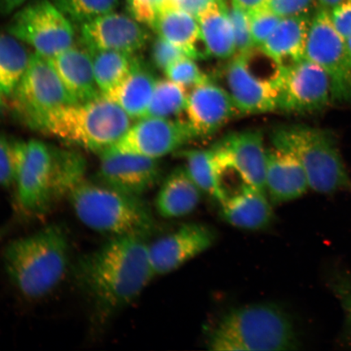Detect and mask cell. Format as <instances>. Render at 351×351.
I'll return each mask as SVG.
<instances>
[{
	"label": "cell",
	"mask_w": 351,
	"mask_h": 351,
	"mask_svg": "<svg viewBox=\"0 0 351 351\" xmlns=\"http://www.w3.org/2000/svg\"><path fill=\"white\" fill-rule=\"evenodd\" d=\"M74 273L99 326L137 300L156 276L149 245L135 235L110 238L79 258Z\"/></svg>",
	"instance_id": "cell-1"
},
{
	"label": "cell",
	"mask_w": 351,
	"mask_h": 351,
	"mask_svg": "<svg viewBox=\"0 0 351 351\" xmlns=\"http://www.w3.org/2000/svg\"><path fill=\"white\" fill-rule=\"evenodd\" d=\"M69 247L64 228L51 223L8 243L3 252L4 270L22 296L42 300L62 282L69 265Z\"/></svg>",
	"instance_id": "cell-2"
},
{
	"label": "cell",
	"mask_w": 351,
	"mask_h": 351,
	"mask_svg": "<svg viewBox=\"0 0 351 351\" xmlns=\"http://www.w3.org/2000/svg\"><path fill=\"white\" fill-rule=\"evenodd\" d=\"M216 351H284L298 348L293 319L269 302L237 307L223 315L208 341Z\"/></svg>",
	"instance_id": "cell-3"
},
{
	"label": "cell",
	"mask_w": 351,
	"mask_h": 351,
	"mask_svg": "<svg viewBox=\"0 0 351 351\" xmlns=\"http://www.w3.org/2000/svg\"><path fill=\"white\" fill-rule=\"evenodd\" d=\"M68 199L83 225L111 238L130 235L146 238L155 227L151 210L141 196L84 180Z\"/></svg>",
	"instance_id": "cell-4"
},
{
	"label": "cell",
	"mask_w": 351,
	"mask_h": 351,
	"mask_svg": "<svg viewBox=\"0 0 351 351\" xmlns=\"http://www.w3.org/2000/svg\"><path fill=\"white\" fill-rule=\"evenodd\" d=\"M131 125L128 114L119 105L101 95L86 103L55 110L48 116L43 133L100 155L116 143Z\"/></svg>",
	"instance_id": "cell-5"
},
{
	"label": "cell",
	"mask_w": 351,
	"mask_h": 351,
	"mask_svg": "<svg viewBox=\"0 0 351 351\" xmlns=\"http://www.w3.org/2000/svg\"><path fill=\"white\" fill-rule=\"evenodd\" d=\"M271 139L274 146L300 160L311 190L328 195L350 188L348 169L330 131L305 125H283L274 130Z\"/></svg>",
	"instance_id": "cell-6"
},
{
	"label": "cell",
	"mask_w": 351,
	"mask_h": 351,
	"mask_svg": "<svg viewBox=\"0 0 351 351\" xmlns=\"http://www.w3.org/2000/svg\"><path fill=\"white\" fill-rule=\"evenodd\" d=\"M10 98L12 112L19 120L42 133L52 112L77 104L49 60L36 52L30 56L28 68Z\"/></svg>",
	"instance_id": "cell-7"
},
{
	"label": "cell",
	"mask_w": 351,
	"mask_h": 351,
	"mask_svg": "<svg viewBox=\"0 0 351 351\" xmlns=\"http://www.w3.org/2000/svg\"><path fill=\"white\" fill-rule=\"evenodd\" d=\"M16 203L26 216L46 215L56 203L53 146L32 139L16 141Z\"/></svg>",
	"instance_id": "cell-8"
},
{
	"label": "cell",
	"mask_w": 351,
	"mask_h": 351,
	"mask_svg": "<svg viewBox=\"0 0 351 351\" xmlns=\"http://www.w3.org/2000/svg\"><path fill=\"white\" fill-rule=\"evenodd\" d=\"M8 32L47 59L68 49L75 40L73 24L49 0H34L21 8Z\"/></svg>",
	"instance_id": "cell-9"
},
{
	"label": "cell",
	"mask_w": 351,
	"mask_h": 351,
	"mask_svg": "<svg viewBox=\"0 0 351 351\" xmlns=\"http://www.w3.org/2000/svg\"><path fill=\"white\" fill-rule=\"evenodd\" d=\"M305 58L319 65L326 73L332 100L351 104V66L346 42L333 26L326 8L319 7L313 14Z\"/></svg>",
	"instance_id": "cell-10"
},
{
	"label": "cell",
	"mask_w": 351,
	"mask_h": 351,
	"mask_svg": "<svg viewBox=\"0 0 351 351\" xmlns=\"http://www.w3.org/2000/svg\"><path fill=\"white\" fill-rule=\"evenodd\" d=\"M191 138L194 136L185 121L147 117L131 125L116 143L101 154H134L159 160L177 152Z\"/></svg>",
	"instance_id": "cell-11"
},
{
	"label": "cell",
	"mask_w": 351,
	"mask_h": 351,
	"mask_svg": "<svg viewBox=\"0 0 351 351\" xmlns=\"http://www.w3.org/2000/svg\"><path fill=\"white\" fill-rule=\"evenodd\" d=\"M278 110L292 113L322 111L332 101L330 82L319 65L306 58L282 68Z\"/></svg>",
	"instance_id": "cell-12"
},
{
	"label": "cell",
	"mask_w": 351,
	"mask_h": 351,
	"mask_svg": "<svg viewBox=\"0 0 351 351\" xmlns=\"http://www.w3.org/2000/svg\"><path fill=\"white\" fill-rule=\"evenodd\" d=\"M130 15L115 11L80 26L82 46L89 51H115L135 55L150 40V34Z\"/></svg>",
	"instance_id": "cell-13"
},
{
	"label": "cell",
	"mask_w": 351,
	"mask_h": 351,
	"mask_svg": "<svg viewBox=\"0 0 351 351\" xmlns=\"http://www.w3.org/2000/svg\"><path fill=\"white\" fill-rule=\"evenodd\" d=\"M213 228L204 223H186L149 245V254L156 276L177 270L208 251L216 241Z\"/></svg>",
	"instance_id": "cell-14"
},
{
	"label": "cell",
	"mask_w": 351,
	"mask_h": 351,
	"mask_svg": "<svg viewBox=\"0 0 351 351\" xmlns=\"http://www.w3.org/2000/svg\"><path fill=\"white\" fill-rule=\"evenodd\" d=\"M184 112L194 138L209 137L241 115L226 88L210 79L189 92Z\"/></svg>",
	"instance_id": "cell-15"
},
{
	"label": "cell",
	"mask_w": 351,
	"mask_h": 351,
	"mask_svg": "<svg viewBox=\"0 0 351 351\" xmlns=\"http://www.w3.org/2000/svg\"><path fill=\"white\" fill-rule=\"evenodd\" d=\"M100 156L99 183L126 194L141 196L161 177L159 161L134 154L104 153Z\"/></svg>",
	"instance_id": "cell-16"
},
{
	"label": "cell",
	"mask_w": 351,
	"mask_h": 351,
	"mask_svg": "<svg viewBox=\"0 0 351 351\" xmlns=\"http://www.w3.org/2000/svg\"><path fill=\"white\" fill-rule=\"evenodd\" d=\"M239 171L249 185L266 193L267 148L260 130L234 132L213 148Z\"/></svg>",
	"instance_id": "cell-17"
},
{
	"label": "cell",
	"mask_w": 351,
	"mask_h": 351,
	"mask_svg": "<svg viewBox=\"0 0 351 351\" xmlns=\"http://www.w3.org/2000/svg\"><path fill=\"white\" fill-rule=\"evenodd\" d=\"M226 90L241 115L274 112L278 108V86L261 80L250 71L237 54L225 70Z\"/></svg>",
	"instance_id": "cell-18"
},
{
	"label": "cell",
	"mask_w": 351,
	"mask_h": 351,
	"mask_svg": "<svg viewBox=\"0 0 351 351\" xmlns=\"http://www.w3.org/2000/svg\"><path fill=\"white\" fill-rule=\"evenodd\" d=\"M308 189L304 167L295 156L274 145L267 148L266 191L271 203L296 200Z\"/></svg>",
	"instance_id": "cell-19"
},
{
	"label": "cell",
	"mask_w": 351,
	"mask_h": 351,
	"mask_svg": "<svg viewBox=\"0 0 351 351\" xmlns=\"http://www.w3.org/2000/svg\"><path fill=\"white\" fill-rule=\"evenodd\" d=\"M152 29L192 59L206 60L212 56L197 17L181 8L164 3Z\"/></svg>",
	"instance_id": "cell-20"
},
{
	"label": "cell",
	"mask_w": 351,
	"mask_h": 351,
	"mask_svg": "<svg viewBox=\"0 0 351 351\" xmlns=\"http://www.w3.org/2000/svg\"><path fill=\"white\" fill-rule=\"evenodd\" d=\"M77 104L86 103L102 94L96 82L90 51L83 46H73L48 59Z\"/></svg>",
	"instance_id": "cell-21"
},
{
	"label": "cell",
	"mask_w": 351,
	"mask_h": 351,
	"mask_svg": "<svg viewBox=\"0 0 351 351\" xmlns=\"http://www.w3.org/2000/svg\"><path fill=\"white\" fill-rule=\"evenodd\" d=\"M266 193L245 186L221 203V216L232 226L245 230H261L274 221L273 207Z\"/></svg>",
	"instance_id": "cell-22"
},
{
	"label": "cell",
	"mask_w": 351,
	"mask_h": 351,
	"mask_svg": "<svg viewBox=\"0 0 351 351\" xmlns=\"http://www.w3.org/2000/svg\"><path fill=\"white\" fill-rule=\"evenodd\" d=\"M311 19L310 13L282 17L261 47L282 68L305 59Z\"/></svg>",
	"instance_id": "cell-23"
},
{
	"label": "cell",
	"mask_w": 351,
	"mask_h": 351,
	"mask_svg": "<svg viewBox=\"0 0 351 351\" xmlns=\"http://www.w3.org/2000/svg\"><path fill=\"white\" fill-rule=\"evenodd\" d=\"M201 192L185 167H178L165 179L158 192L157 213L166 219L188 216L199 206Z\"/></svg>",
	"instance_id": "cell-24"
},
{
	"label": "cell",
	"mask_w": 351,
	"mask_h": 351,
	"mask_svg": "<svg viewBox=\"0 0 351 351\" xmlns=\"http://www.w3.org/2000/svg\"><path fill=\"white\" fill-rule=\"evenodd\" d=\"M156 81L138 60L124 80L102 96L119 105L131 119L139 120L146 116Z\"/></svg>",
	"instance_id": "cell-25"
},
{
	"label": "cell",
	"mask_w": 351,
	"mask_h": 351,
	"mask_svg": "<svg viewBox=\"0 0 351 351\" xmlns=\"http://www.w3.org/2000/svg\"><path fill=\"white\" fill-rule=\"evenodd\" d=\"M197 19L210 56L230 59L237 54L229 8L223 0H215L197 15Z\"/></svg>",
	"instance_id": "cell-26"
},
{
	"label": "cell",
	"mask_w": 351,
	"mask_h": 351,
	"mask_svg": "<svg viewBox=\"0 0 351 351\" xmlns=\"http://www.w3.org/2000/svg\"><path fill=\"white\" fill-rule=\"evenodd\" d=\"M30 56L23 42L10 34H0V88L10 97L28 68Z\"/></svg>",
	"instance_id": "cell-27"
},
{
	"label": "cell",
	"mask_w": 351,
	"mask_h": 351,
	"mask_svg": "<svg viewBox=\"0 0 351 351\" xmlns=\"http://www.w3.org/2000/svg\"><path fill=\"white\" fill-rule=\"evenodd\" d=\"M90 53L95 80L102 95L124 80L138 60L135 55L120 51H94Z\"/></svg>",
	"instance_id": "cell-28"
},
{
	"label": "cell",
	"mask_w": 351,
	"mask_h": 351,
	"mask_svg": "<svg viewBox=\"0 0 351 351\" xmlns=\"http://www.w3.org/2000/svg\"><path fill=\"white\" fill-rule=\"evenodd\" d=\"M178 156L185 161L187 173L202 192L221 203L222 196L218 185L217 163L213 149H190L180 151Z\"/></svg>",
	"instance_id": "cell-29"
},
{
	"label": "cell",
	"mask_w": 351,
	"mask_h": 351,
	"mask_svg": "<svg viewBox=\"0 0 351 351\" xmlns=\"http://www.w3.org/2000/svg\"><path fill=\"white\" fill-rule=\"evenodd\" d=\"M56 201L69 196L85 180L86 160L80 152L53 146Z\"/></svg>",
	"instance_id": "cell-30"
},
{
	"label": "cell",
	"mask_w": 351,
	"mask_h": 351,
	"mask_svg": "<svg viewBox=\"0 0 351 351\" xmlns=\"http://www.w3.org/2000/svg\"><path fill=\"white\" fill-rule=\"evenodd\" d=\"M186 90L169 78L157 80L154 89L147 117L173 118L185 112Z\"/></svg>",
	"instance_id": "cell-31"
},
{
	"label": "cell",
	"mask_w": 351,
	"mask_h": 351,
	"mask_svg": "<svg viewBox=\"0 0 351 351\" xmlns=\"http://www.w3.org/2000/svg\"><path fill=\"white\" fill-rule=\"evenodd\" d=\"M53 3L73 25L81 26L115 11L119 0H53Z\"/></svg>",
	"instance_id": "cell-32"
},
{
	"label": "cell",
	"mask_w": 351,
	"mask_h": 351,
	"mask_svg": "<svg viewBox=\"0 0 351 351\" xmlns=\"http://www.w3.org/2000/svg\"><path fill=\"white\" fill-rule=\"evenodd\" d=\"M167 78L187 90L207 81L208 77L202 72L195 60L189 56L176 60L165 70Z\"/></svg>",
	"instance_id": "cell-33"
},
{
	"label": "cell",
	"mask_w": 351,
	"mask_h": 351,
	"mask_svg": "<svg viewBox=\"0 0 351 351\" xmlns=\"http://www.w3.org/2000/svg\"><path fill=\"white\" fill-rule=\"evenodd\" d=\"M249 16L253 42L254 45L261 47L274 32L282 17L267 6L249 13Z\"/></svg>",
	"instance_id": "cell-34"
},
{
	"label": "cell",
	"mask_w": 351,
	"mask_h": 351,
	"mask_svg": "<svg viewBox=\"0 0 351 351\" xmlns=\"http://www.w3.org/2000/svg\"><path fill=\"white\" fill-rule=\"evenodd\" d=\"M229 13L234 29L237 54L245 53L256 46L252 36L249 13L232 4Z\"/></svg>",
	"instance_id": "cell-35"
},
{
	"label": "cell",
	"mask_w": 351,
	"mask_h": 351,
	"mask_svg": "<svg viewBox=\"0 0 351 351\" xmlns=\"http://www.w3.org/2000/svg\"><path fill=\"white\" fill-rule=\"evenodd\" d=\"M16 141L0 134V188H10L15 184L16 173Z\"/></svg>",
	"instance_id": "cell-36"
},
{
	"label": "cell",
	"mask_w": 351,
	"mask_h": 351,
	"mask_svg": "<svg viewBox=\"0 0 351 351\" xmlns=\"http://www.w3.org/2000/svg\"><path fill=\"white\" fill-rule=\"evenodd\" d=\"M331 287L343 311L345 332L351 339V274H336L331 279Z\"/></svg>",
	"instance_id": "cell-37"
},
{
	"label": "cell",
	"mask_w": 351,
	"mask_h": 351,
	"mask_svg": "<svg viewBox=\"0 0 351 351\" xmlns=\"http://www.w3.org/2000/svg\"><path fill=\"white\" fill-rule=\"evenodd\" d=\"M152 60L158 69L165 72L171 64L176 60L187 56L179 47L174 44L158 36L153 41L151 51Z\"/></svg>",
	"instance_id": "cell-38"
},
{
	"label": "cell",
	"mask_w": 351,
	"mask_h": 351,
	"mask_svg": "<svg viewBox=\"0 0 351 351\" xmlns=\"http://www.w3.org/2000/svg\"><path fill=\"white\" fill-rule=\"evenodd\" d=\"M165 0H127V8L134 19L148 27L154 24Z\"/></svg>",
	"instance_id": "cell-39"
},
{
	"label": "cell",
	"mask_w": 351,
	"mask_h": 351,
	"mask_svg": "<svg viewBox=\"0 0 351 351\" xmlns=\"http://www.w3.org/2000/svg\"><path fill=\"white\" fill-rule=\"evenodd\" d=\"M317 0H269L267 7L280 17L306 14Z\"/></svg>",
	"instance_id": "cell-40"
},
{
	"label": "cell",
	"mask_w": 351,
	"mask_h": 351,
	"mask_svg": "<svg viewBox=\"0 0 351 351\" xmlns=\"http://www.w3.org/2000/svg\"><path fill=\"white\" fill-rule=\"evenodd\" d=\"M329 13L333 26L344 40L351 38V0H341Z\"/></svg>",
	"instance_id": "cell-41"
},
{
	"label": "cell",
	"mask_w": 351,
	"mask_h": 351,
	"mask_svg": "<svg viewBox=\"0 0 351 351\" xmlns=\"http://www.w3.org/2000/svg\"><path fill=\"white\" fill-rule=\"evenodd\" d=\"M214 1L215 0H165V3L170 5L181 8L196 17Z\"/></svg>",
	"instance_id": "cell-42"
},
{
	"label": "cell",
	"mask_w": 351,
	"mask_h": 351,
	"mask_svg": "<svg viewBox=\"0 0 351 351\" xmlns=\"http://www.w3.org/2000/svg\"><path fill=\"white\" fill-rule=\"evenodd\" d=\"M269 0H232V5H235L248 13L260 10L267 6Z\"/></svg>",
	"instance_id": "cell-43"
},
{
	"label": "cell",
	"mask_w": 351,
	"mask_h": 351,
	"mask_svg": "<svg viewBox=\"0 0 351 351\" xmlns=\"http://www.w3.org/2000/svg\"><path fill=\"white\" fill-rule=\"evenodd\" d=\"M28 0H0V13L1 14H10V13L16 11Z\"/></svg>",
	"instance_id": "cell-44"
},
{
	"label": "cell",
	"mask_w": 351,
	"mask_h": 351,
	"mask_svg": "<svg viewBox=\"0 0 351 351\" xmlns=\"http://www.w3.org/2000/svg\"><path fill=\"white\" fill-rule=\"evenodd\" d=\"M319 7L326 8V10H331L333 7H335L341 0H317Z\"/></svg>",
	"instance_id": "cell-45"
},
{
	"label": "cell",
	"mask_w": 351,
	"mask_h": 351,
	"mask_svg": "<svg viewBox=\"0 0 351 351\" xmlns=\"http://www.w3.org/2000/svg\"><path fill=\"white\" fill-rule=\"evenodd\" d=\"M345 42L346 52H348L349 62L351 66V38L346 39Z\"/></svg>",
	"instance_id": "cell-46"
},
{
	"label": "cell",
	"mask_w": 351,
	"mask_h": 351,
	"mask_svg": "<svg viewBox=\"0 0 351 351\" xmlns=\"http://www.w3.org/2000/svg\"><path fill=\"white\" fill-rule=\"evenodd\" d=\"M6 96L4 95L3 92L1 90V88H0V110L4 108L5 106V99Z\"/></svg>",
	"instance_id": "cell-47"
}]
</instances>
